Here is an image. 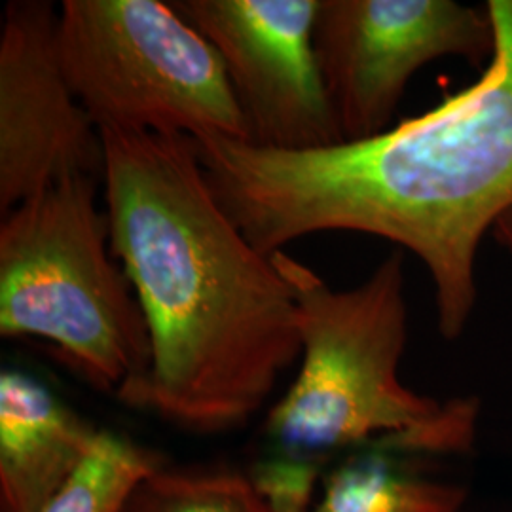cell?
I'll return each mask as SVG.
<instances>
[{
    "mask_svg": "<svg viewBox=\"0 0 512 512\" xmlns=\"http://www.w3.org/2000/svg\"><path fill=\"white\" fill-rule=\"evenodd\" d=\"M99 433L33 376L2 370V512L40 511L90 456Z\"/></svg>",
    "mask_w": 512,
    "mask_h": 512,
    "instance_id": "cell-9",
    "label": "cell"
},
{
    "mask_svg": "<svg viewBox=\"0 0 512 512\" xmlns=\"http://www.w3.org/2000/svg\"><path fill=\"white\" fill-rule=\"evenodd\" d=\"M492 234L499 245H503L512 255V207L505 211L492 228Z\"/></svg>",
    "mask_w": 512,
    "mask_h": 512,
    "instance_id": "cell-14",
    "label": "cell"
},
{
    "mask_svg": "<svg viewBox=\"0 0 512 512\" xmlns=\"http://www.w3.org/2000/svg\"><path fill=\"white\" fill-rule=\"evenodd\" d=\"M247 476L270 512H311L321 492L319 459L277 454L253 463Z\"/></svg>",
    "mask_w": 512,
    "mask_h": 512,
    "instance_id": "cell-13",
    "label": "cell"
},
{
    "mask_svg": "<svg viewBox=\"0 0 512 512\" xmlns=\"http://www.w3.org/2000/svg\"><path fill=\"white\" fill-rule=\"evenodd\" d=\"M97 179L69 177L0 222V334L38 338L116 399L152 365L145 311L112 260Z\"/></svg>",
    "mask_w": 512,
    "mask_h": 512,
    "instance_id": "cell-4",
    "label": "cell"
},
{
    "mask_svg": "<svg viewBox=\"0 0 512 512\" xmlns=\"http://www.w3.org/2000/svg\"><path fill=\"white\" fill-rule=\"evenodd\" d=\"M486 8L495 50L482 76L372 139L315 150L194 139L211 192L256 251L332 230L389 239L421 258L440 334L458 338L480 241L512 207V0Z\"/></svg>",
    "mask_w": 512,
    "mask_h": 512,
    "instance_id": "cell-1",
    "label": "cell"
},
{
    "mask_svg": "<svg viewBox=\"0 0 512 512\" xmlns=\"http://www.w3.org/2000/svg\"><path fill=\"white\" fill-rule=\"evenodd\" d=\"M101 129L74 95L59 52V10L12 0L0 27V213L69 177L103 183Z\"/></svg>",
    "mask_w": 512,
    "mask_h": 512,
    "instance_id": "cell-8",
    "label": "cell"
},
{
    "mask_svg": "<svg viewBox=\"0 0 512 512\" xmlns=\"http://www.w3.org/2000/svg\"><path fill=\"white\" fill-rule=\"evenodd\" d=\"M164 465L147 446L101 431L80 469L38 512H120L139 482Z\"/></svg>",
    "mask_w": 512,
    "mask_h": 512,
    "instance_id": "cell-11",
    "label": "cell"
},
{
    "mask_svg": "<svg viewBox=\"0 0 512 512\" xmlns=\"http://www.w3.org/2000/svg\"><path fill=\"white\" fill-rule=\"evenodd\" d=\"M222 57L256 147L342 143L315 54L319 0H177Z\"/></svg>",
    "mask_w": 512,
    "mask_h": 512,
    "instance_id": "cell-7",
    "label": "cell"
},
{
    "mask_svg": "<svg viewBox=\"0 0 512 512\" xmlns=\"http://www.w3.org/2000/svg\"><path fill=\"white\" fill-rule=\"evenodd\" d=\"M315 54L342 143L384 133L410 78L429 61L488 67V8L454 0H319Z\"/></svg>",
    "mask_w": 512,
    "mask_h": 512,
    "instance_id": "cell-6",
    "label": "cell"
},
{
    "mask_svg": "<svg viewBox=\"0 0 512 512\" xmlns=\"http://www.w3.org/2000/svg\"><path fill=\"white\" fill-rule=\"evenodd\" d=\"M463 486L410 471L403 456L359 450L323 478L311 512H459Z\"/></svg>",
    "mask_w": 512,
    "mask_h": 512,
    "instance_id": "cell-10",
    "label": "cell"
},
{
    "mask_svg": "<svg viewBox=\"0 0 512 512\" xmlns=\"http://www.w3.org/2000/svg\"><path fill=\"white\" fill-rule=\"evenodd\" d=\"M302 342L300 370L270 408L264 433L279 454L319 459L340 450L448 456L471 450L478 401L440 403L401 382L408 342L404 256L393 253L355 289L327 281L279 251Z\"/></svg>",
    "mask_w": 512,
    "mask_h": 512,
    "instance_id": "cell-3",
    "label": "cell"
},
{
    "mask_svg": "<svg viewBox=\"0 0 512 512\" xmlns=\"http://www.w3.org/2000/svg\"><path fill=\"white\" fill-rule=\"evenodd\" d=\"M110 249L152 365L118 401L194 435L243 427L302 355L293 291L211 192L194 139L101 129Z\"/></svg>",
    "mask_w": 512,
    "mask_h": 512,
    "instance_id": "cell-2",
    "label": "cell"
},
{
    "mask_svg": "<svg viewBox=\"0 0 512 512\" xmlns=\"http://www.w3.org/2000/svg\"><path fill=\"white\" fill-rule=\"evenodd\" d=\"M120 512H270L247 473L164 465L131 492Z\"/></svg>",
    "mask_w": 512,
    "mask_h": 512,
    "instance_id": "cell-12",
    "label": "cell"
},
{
    "mask_svg": "<svg viewBox=\"0 0 512 512\" xmlns=\"http://www.w3.org/2000/svg\"><path fill=\"white\" fill-rule=\"evenodd\" d=\"M59 52L99 129L251 141L222 57L160 0H65Z\"/></svg>",
    "mask_w": 512,
    "mask_h": 512,
    "instance_id": "cell-5",
    "label": "cell"
}]
</instances>
